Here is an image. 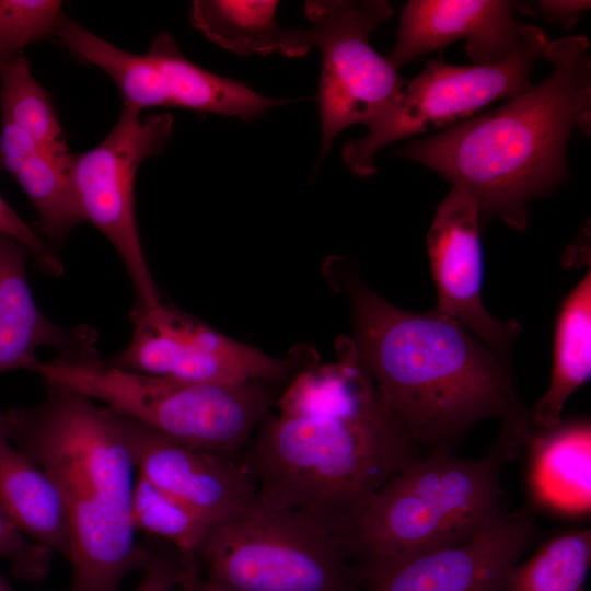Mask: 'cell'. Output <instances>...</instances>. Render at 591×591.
<instances>
[{
	"mask_svg": "<svg viewBox=\"0 0 591 591\" xmlns=\"http://www.w3.org/2000/svg\"><path fill=\"white\" fill-rule=\"evenodd\" d=\"M46 385L28 408L3 412L10 441L55 484L69 535L66 591H120L150 561L131 518L136 466L113 412L74 390Z\"/></svg>",
	"mask_w": 591,
	"mask_h": 591,
	"instance_id": "cell-4",
	"label": "cell"
},
{
	"mask_svg": "<svg viewBox=\"0 0 591 591\" xmlns=\"http://www.w3.org/2000/svg\"><path fill=\"white\" fill-rule=\"evenodd\" d=\"M591 374V273L563 301L556 318L549 385L531 410L538 429H551L561 420L568 398Z\"/></svg>",
	"mask_w": 591,
	"mask_h": 591,
	"instance_id": "cell-20",
	"label": "cell"
},
{
	"mask_svg": "<svg viewBox=\"0 0 591 591\" xmlns=\"http://www.w3.org/2000/svg\"><path fill=\"white\" fill-rule=\"evenodd\" d=\"M547 37L529 25L518 47L495 65L459 66L432 59L405 83L392 106L361 138L341 151L344 162L359 176L376 171L375 157L384 147L405 138L447 129L479 113L489 104L512 99L530 89L534 62L544 57Z\"/></svg>",
	"mask_w": 591,
	"mask_h": 591,
	"instance_id": "cell-9",
	"label": "cell"
},
{
	"mask_svg": "<svg viewBox=\"0 0 591 591\" xmlns=\"http://www.w3.org/2000/svg\"><path fill=\"white\" fill-rule=\"evenodd\" d=\"M589 48L584 36L548 42L544 58L552 71L544 81L495 109L413 140L397 154L472 190L480 220L524 231L529 204L569 174L572 130L590 134Z\"/></svg>",
	"mask_w": 591,
	"mask_h": 591,
	"instance_id": "cell-3",
	"label": "cell"
},
{
	"mask_svg": "<svg viewBox=\"0 0 591 591\" xmlns=\"http://www.w3.org/2000/svg\"><path fill=\"white\" fill-rule=\"evenodd\" d=\"M55 0H0V63L50 34L62 15Z\"/></svg>",
	"mask_w": 591,
	"mask_h": 591,
	"instance_id": "cell-26",
	"label": "cell"
},
{
	"mask_svg": "<svg viewBox=\"0 0 591 591\" xmlns=\"http://www.w3.org/2000/svg\"><path fill=\"white\" fill-rule=\"evenodd\" d=\"M54 35L76 58L105 72L118 89L123 104L139 111L183 107L251 120L286 103L194 63L169 33L154 37L143 55L117 48L65 14Z\"/></svg>",
	"mask_w": 591,
	"mask_h": 591,
	"instance_id": "cell-11",
	"label": "cell"
},
{
	"mask_svg": "<svg viewBox=\"0 0 591 591\" xmlns=\"http://www.w3.org/2000/svg\"><path fill=\"white\" fill-rule=\"evenodd\" d=\"M327 277L351 302L359 361L384 405L419 450H453L479 421L501 422L496 448L524 451L536 427L519 401L503 357L456 320L401 310L367 287L343 258Z\"/></svg>",
	"mask_w": 591,
	"mask_h": 591,
	"instance_id": "cell-1",
	"label": "cell"
},
{
	"mask_svg": "<svg viewBox=\"0 0 591 591\" xmlns=\"http://www.w3.org/2000/svg\"><path fill=\"white\" fill-rule=\"evenodd\" d=\"M480 222L476 195L465 187L452 186L438 205L427 233V253L437 289L436 310L460 322L505 358L521 326L513 320H497L483 303Z\"/></svg>",
	"mask_w": 591,
	"mask_h": 591,
	"instance_id": "cell-14",
	"label": "cell"
},
{
	"mask_svg": "<svg viewBox=\"0 0 591 591\" xmlns=\"http://www.w3.org/2000/svg\"><path fill=\"white\" fill-rule=\"evenodd\" d=\"M151 558L143 569V577L134 591H174L175 586L184 587L195 576L189 560L178 551L174 555L153 548L150 543Z\"/></svg>",
	"mask_w": 591,
	"mask_h": 591,
	"instance_id": "cell-29",
	"label": "cell"
},
{
	"mask_svg": "<svg viewBox=\"0 0 591 591\" xmlns=\"http://www.w3.org/2000/svg\"><path fill=\"white\" fill-rule=\"evenodd\" d=\"M112 412L138 474L190 507L210 526L256 497L253 478L239 456L183 445Z\"/></svg>",
	"mask_w": 591,
	"mask_h": 591,
	"instance_id": "cell-15",
	"label": "cell"
},
{
	"mask_svg": "<svg viewBox=\"0 0 591 591\" xmlns=\"http://www.w3.org/2000/svg\"><path fill=\"white\" fill-rule=\"evenodd\" d=\"M278 1L196 0L190 21L211 42L237 55L286 56L290 30L275 19Z\"/></svg>",
	"mask_w": 591,
	"mask_h": 591,
	"instance_id": "cell-21",
	"label": "cell"
},
{
	"mask_svg": "<svg viewBox=\"0 0 591 591\" xmlns=\"http://www.w3.org/2000/svg\"><path fill=\"white\" fill-rule=\"evenodd\" d=\"M590 5L591 2L587 0H541L530 4L532 8L529 11L538 13L549 23L569 28Z\"/></svg>",
	"mask_w": 591,
	"mask_h": 591,
	"instance_id": "cell-31",
	"label": "cell"
},
{
	"mask_svg": "<svg viewBox=\"0 0 591 591\" xmlns=\"http://www.w3.org/2000/svg\"><path fill=\"white\" fill-rule=\"evenodd\" d=\"M28 256L23 244L0 232V374L14 369L30 371L42 347L70 359L99 354L95 329L88 325L61 327L37 306L27 281Z\"/></svg>",
	"mask_w": 591,
	"mask_h": 591,
	"instance_id": "cell-17",
	"label": "cell"
},
{
	"mask_svg": "<svg viewBox=\"0 0 591 591\" xmlns=\"http://www.w3.org/2000/svg\"><path fill=\"white\" fill-rule=\"evenodd\" d=\"M172 130L170 113L142 117L141 111L123 104L106 137L70 159L71 182L83 220L112 243L130 278L135 296L130 318L162 303L139 237L135 181L140 164L162 150Z\"/></svg>",
	"mask_w": 591,
	"mask_h": 591,
	"instance_id": "cell-10",
	"label": "cell"
},
{
	"mask_svg": "<svg viewBox=\"0 0 591 591\" xmlns=\"http://www.w3.org/2000/svg\"><path fill=\"white\" fill-rule=\"evenodd\" d=\"M136 530L173 545L182 555L196 559V552L210 525L183 501L137 474L131 503Z\"/></svg>",
	"mask_w": 591,
	"mask_h": 591,
	"instance_id": "cell-25",
	"label": "cell"
},
{
	"mask_svg": "<svg viewBox=\"0 0 591 591\" xmlns=\"http://www.w3.org/2000/svg\"><path fill=\"white\" fill-rule=\"evenodd\" d=\"M534 537L532 514L503 513L474 536L424 553L361 560V591H503Z\"/></svg>",
	"mask_w": 591,
	"mask_h": 591,
	"instance_id": "cell-13",
	"label": "cell"
},
{
	"mask_svg": "<svg viewBox=\"0 0 591 591\" xmlns=\"http://www.w3.org/2000/svg\"><path fill=\"white\" fill-rule=\"evenodd\" d=\"M0 83L2 120L24 129L39 148L68 150L53 101L22 53L0 63Z\"/></svg>",
	"mask_w": 591,
	"mask_h": 591,
	"instance_id": "cell-24",
	"label": "cell"
},
{
	"mask_svg": "<svg viewBox=\"0 0 591 591\" xmlns=\"http://www.w3.org/2000/svg\"><path fill=\"white\" fill-rule=\"evenodd\" d=\"M494 448L478 459L453 450L422 454L391 477L362 512L347 547L361 560L406 557L463 542L503 512Z\"/></svg>",
	"mask_w": 591,
	"mask_h": 591,
	"instance_id": "cell-5",
	"label": "cell"
},
{
	"mask_svg": "<svg viewBox=\"0 0 591 591\" xmlns=\"http://www.w3.org/2000/svg\"><path fill=\"white\" fill-rule=\"evenodd\" d=\"M185 591H225L224 589L207 581V580H199L198 577L188 583L186 587H184Z\"/></svg>",
	"mask_w": 591,
	"mask_h": 591,
	"instance_id": "cell-32",
	"label": "cell"
},
{
	"mask_svg": "<svg viewBox=\"0 0 591 591\" xmlns=\"http://www.w3.org/2000/svg\"><path fill=\"white\" fill-rule=\"evenodd\" d=\"M39 146L21 127L2 120L0 134V169L13 174Z\"/></svg>",
	"mask_w": 591,
	"mask_h": 591,
	"instance_id": "cell-30",
	"label": "cell"
},
{
	"mask_svg": "<svg viewBox=\"0 0 591 591\" xmlns=\"http://www.w3.org/2000/svg\"><path fill=\"white\" fill-rule=\"evenodd\" d=\"M130 321L134 332L129 343L106 360L127 371L200 383H264L297 376L318 360L314 348L308 346L274 358L163 303Z\"/></svg>",
	"mask_w": 591,
	"mask_h": 591,
	"instance_id": "cell-12",
	"label": "cell"
},
{
	"mask_svg": "<svg viewBox=\"0 0 591 591\" xmlns=\"http://www.w3.org/2000/svg\"><path fill=\"white\" fill-rule=\"evenodd\" d=\"M0 509L31 541L69 558L61 497L50 477L10 441L1 409Z\"/></svg>",
	"mask_w": 591,
	"mask_h": 591,
	"instance_id": "cell-19",
	"label": "cell"
},
{
	"mask_svg": "<svg viewBox=\"0 0 591 591\" xmlns=\"http://www.w3.org/2000/svg\"><path fill=\"white\" fill-rule=\"evenodd\" d=\"M195 556L225 591H361L343 540L257 497L211 525Z\"/></svg>",
	"mask_w": 591,
	"mask_h": 591,
	"instance_id": "cell-7",
	"label": "cell"
},
{
	"mask_svg": "<svg viewBox=\"0 0 591 591\" xmlns=\"http://www.w3.org/2000/svg\"><path fill=\"white\" fill-rule=\"evenodd\" d=\"M590 564V530L560 533L510 570L503 591H587Z\"/></svg>",
	"mask_w": 591,
	"mask_h": 591,
	"instance_id": "cell-23",
	"label": "cell"
},
{
	"mask_svg": "<svg viewBox=\"0 0 591 591\" xmlns=\"http://www.w3.org/2000/svg\"><path fill=\"white\" fill-rule=\"evenodd\" d=\"M0 557L18 578L39 581L48 575L54 553L25 536L0 509Z\"/></svg>",
	"mask_w": 591,
	"mask_h": 591,
	"instance_id": "cell-27",
	"label": "cell"
},
{
	"mask_svg": "<svg viewBox=\"0 0 591 591\" xmlns=\"http://www.w3.org/2000/svg\"><path fill=\"white\" fill-rule=\"evenodd\" d=\"M0 232L23 244L36 268L51 277L62 275L65 267L55 251L7 204L0 195Z\"/></svg>",
	"mask_w": 591,
	"mask_h": 591,
	"instance_id": "cell-28",
	"label": "cell"
},
{
	"mask_svg": "<svg viewBox=\"0 0 591 591\" xmlns=\"http://www.w3.org/2000/svg\"><path fill=\"white\" fill-rule=\"evenodd\" d=\"M0 591H15L10 582L0 575Z\"/></svg>",
	"mask_w": 591,
	"mask_h": 591,
	"instance_id": "cell-33",
	"label": "cell"
},
{
	"mask_svg": "<svg viewBox=\"0 0 591 591\" xmlns=\"http://www.w3.org/2000/svg\"><path fill=\"white\" fill-rule=\"evenodd\" d=\"M507 0H410L402 11L396 42L386 57L393 68L465 39L474 65L505 60L522 42L528 24Z\"/></svg>",
	"mask_w": 591,
	"mask_h": 591,
	"instance_id": "cell-16",
	"label": "cell"
},
{
	"mask_svg": "<svg viewBox=\"0 0 591 591\" xmlns=\"http://www.w3.org/2000/svg\"><path fill=\"white\" fill-rule=\"evenodd\" d=\"M304 8L312 25L290 30L288 57H301L315 46L321 50L323 158L341 130L356 124L369 127L379 119L406 81L370 44L371 33L393 14L389 1L310 0Z\"/></svg>",
	"mask_w": 591,
	"mask_h": 591,
	"instance_id": "cell-8",
	"label": "cell"
},
{
	"mask_svg": "<svg viewBox=\"0 0 591 591\" xmlns=\"http://www.w3.org/2000/svg\"><path fill=\"white\" fill-rule=\"evenodd\" d=\"M529 453L528 486L533 500L552 511L583 515L591 509V425L586 418L538 429Z\"/></svg>",
	"mask_w": 591,
	"mask_h": 591,
	"instance_id": "cell-18",
	"label": "cell"
},
{
	"mask_svg": "<svg viewBox=\"0 0 591 591\" xmlns=\"http://www.w3.org/2000/svg\"><path fill=\"white\" fill-rule=\"evenodd\" d=\"M246 445L239 459L256 497L346 545L374 494L422 455L364 368L331 380L297 413H267Z\"/></svg>",
	"mask_w": 591,
	"mask_h": 591,
	"instance_id": "cell-2",
	"label": "cell"
},
{
	"mask_svg": "<svg viewBox=\"0 0 591 591\" xmlns=\"http://www.w3.org/2000/svg\"><path fill=\"white\" fill-rule=\"evenodd\" d=\"M69 150L38 148L12 174L39 217L44 235L62 245L69 233L84 222L74 195Z\"/></svg>",
	"mask_w": 591,
	"mask_h": 591,
	"instance_id": "cell-22",
	"label": "cell"
},
{
	"mask_svg": "<svg viewBox=\"0 0 591 591\" xmlns=\"http://www.w3.org/2000/svg\"><path fill=\"white\" fill-rule=\"evenodd\" d=\"M45 384L103 402L183 445L236 456L269 410L260 382H188L116 368L100 355L81 359H37L31 370Z\"/></svg>",
	"mask_w": 591,
	"mask_h": 591,
	"instance_id": "cell-6",
	"label": "cell"
}]
</instances>
